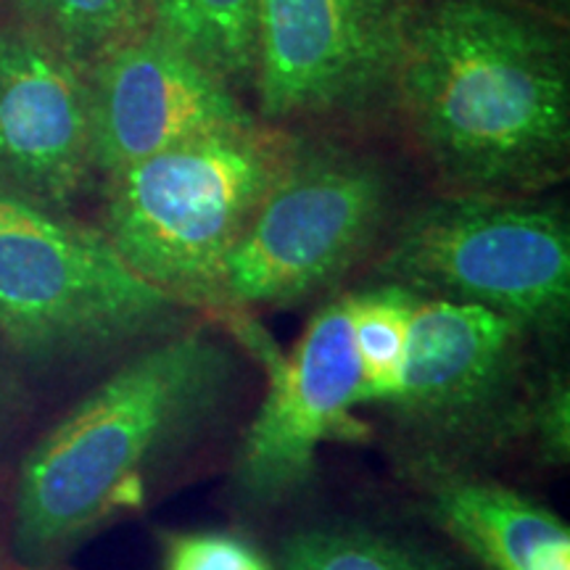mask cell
Returning <instances> with one entry per match:
<instances>
[{
  "label": "cell",
  "mask_w": 570,
  "mask_h": 570,
  "mask_svg": "<svg viewBox=\"0 0 570 570\" xmlns=\"http://www.w3.org/2000/svg\"><path fill=\"white\" fill-rule=\"evenodd\" d=\"M85 75L92 167L106 177L183 142L256 122L223 77L151 24L106 48Z\"/></svg>",
  "instance_id": "10"
},
{
  "label": "cell",
  "mask_w": 570,
  "mask_h": 570,
  "mask_svg": "<svg viewBox=\"0 0 570 570\" xmlns=\"http://www.w3.org/2000/svg\"><path fill=\"white\" fill-rule=\"evenodd\" d=\"M541 9L552 11V13H568V6L570 0H537Z\"/></svg>",
  "instance_id": "19"
},
{
  "label": "cell",
  "mask_w": 570,
  "mask_h": 570,
  "mask_svg": "<svg viewBox=\"0 0 570 570\" xmlns=\"http://www.w3.org/2000/svg\"><path fill=\"white\" fill-rule=\"evenodd\" d=\"M92 175L85 69L35 24L0 27V190L63 209Z\"/></svg>",
  "instance_id": "11"
},
{
  "label": "cell",
  "mask_w": 570,
  "mask_h": 570,
  "mask_svg": "<svg viewBox=\"0 0 570 570\" xmlns=\"http://www.w3.org/2000/svg\"><path fill=\"white\" fill-rule=\"evenodd\" d=\"M148 0H35L32 24L88 69L106 48L148 24Z\"/></svg>",
  "instance_id": "16"
},
{
  "label": "cell",
  "mask_w": 570,
  "mask_h": 570,
  "mask_svg": "<svg viewBox=\"0 0 570 570\" xmlns=\"http://www.w3.org/2000/svg\"><path fill=\"white\" fill-rule=\"evenodd\" d=\"M415 291L396 283H377L373 288L346 296L348 325L360 367L356 407H386L402 381L407 352L410 306Z\"/></svg>",
  "instance_id": "14"
},
{
  "label": "cell",
  "mask_w": 570,
  "mask_h": 570,
  "mask_svg": "<svg viewBox=\"0 0 570 570\" xmlns=\"http://www.w3.org/2000/svg\"><path fill=\"white\" fill-rule=\"evenodd\" d=\"M27 570H51V568H27Z\"/></svg>",
  "instance_id": "21"
},
{
  "label": "cell",
  "mask_w": 570,
  "mask_h": 570,
  "mask_svg": "<svg viewBox=\"0 0 570 570\" xmlns=\"http://www.w3.org/2000/svg\"><path fill=\"white\" fill-rule=\"evenodd\" d=\"M529 331L483 306L415 294L402 381L386 410L420 454L458 460L523 439Z\"/></svg>",
  "instance_id": "7"
},
{
  "label": "cell",
  "mask_w": 570,
  "mask_h": 570,
  "mask_svg": "<svg viewBox=\"0 0 570 570\" xmlns=\"http://www.w3.org/2000/svg\"><path fill=\"white\" fill-rule=\"evenodd\" d=\"M235 317V336L262 360L265 399L248 425L233 462V494L248 508H275L302 494L327 441L360 436L354 420L356 367L346 296L325 304L302 338L283 354L262 327Z\"/></svg>",
  "instance_id": "8"
},
{
  "label": "cell",
  "mask_w": 570,
  "mask_h": 570,
  "mask_svg": "<svg viewBox=\"0 0 570 570\" xmlns=\"http://www.w3.org/2000/svg\"><path fill=\"white\" fill-rule=\"evenodd\" d=\"M412 0H259L254 85L269 119L346 111L394 85Z\"/></svg>",
  "instance_id": "9"
},
{
  "label": "cell",
  "mask_w": 570,
  "mask_h": 570,
  "mask_svg": "<svg viewBox=\"0 0 570 570\" xmlns=\"http://www.w3.org/2000/svg\"><path fill=\"white\" fill-rule=\"evenodd\" d=\"M298 142L254 122L148 156L106 177L104 235L188 309L223 312V269Z\"/></svg>",
  "instance_id": "3"
},
{
  "label": "cell",
  "mask_w": 570,
  "mask_h": 570,
  "mask_svg": "<svg viewBox=\"0 0 570 570\" xmlns=\"http://www.w3.org/2000/svg\"><path fill=\"white\" fill-rule=\"evenodd\" d=\"M188 306L135 273L104 230L0 190V336L35 365L185 327Z\"/></svg>",
  "instance_id": "4"
},
{
  "label": "cell",
  "mask_w": 570,
  "mask_h": 570,
  "mask_svg": "<svg viewBox=\"0 0 570 570\" xmlns=\"http://www.w3.org/2000/svg\"><path fill=\"white\" fill-rule=\"evenodd\" d=\"M13 6H17V9L24 13L27 19H32V11H35V0H11Z\"/></svg>",
  "instance_id": "20"
},
{
  "label": "cell",
  "mask_w": 570,
  "mask_h": 570,
  "mask_svg": "<svg viewBox=\"0 0 570 570\" xmlns=\"http://www.w3.org/2000/svg\"><path fill=\"white\" fill-rule=\"evenodd\" d=\"M391 185L373 161L296 148L223 269V312L283 306L348 273L381 235Z\"/></svg>",
  "instance_id": "6"
},
{
  "label": "cell",
  "mask_w": 570,
  "mask_h": 570,
  "mask_svg": "<svg viewBox=\"0 0 570 570\" xmlns=\"http://www.w3.org/2000/svg\"><path fill=\"white\" fill-rule=\"evenodd\" d=\"M410 465L428 520L489 570H570L566 520L533 497L458 460L417 452Z\"/></svg>",
  "instance_id": "12"
},
{
  "label": "cell",
  "mask_w": 570,
  "mask_h": 570,
  "mask_svg": "<svg viewBox=\"0 0 570 570\" xmlns=\"http://www.w3.org/2000/svg\"><path fill=\"white\" fill-rule=\"evenodd\" d=\"M275 570H460L412 541L352 523H325L283 539Z\"/></svg>",
  "instance_id": "15"
},
{
  "label": "cell",
  "mask_w": 570,
  "mask_h": 570,
  "mask_svg": "<svg viewBox=\"0 0 570 570\" xmlns=\"http://www.w3.org/2000/svg\"><path fill=\"white\" fill-rule=\"evenodd\" d=\"M238 365L204 327L132 354L42 436L19 473L13 537L27 562L59 558L140 510L233 399Z\"/></svg>",
  "instance_id": "2"
},
{
  "label": "cell",
  "mask_w": 570,
  "mask_h": 570,
  "mask_svg": "<svg viewBox=\"0 0 570 570\" xmlns=\"http://www.w3.org/2000/svg\"><path fill=\"white\" fill-rule=\"evenodd\" d=\"M394 88L458 194L520 196L566 173V35L512 0H412Z\"/></svg>",
  "instance_id": "1"
},
{
  "label": "cell",
  "mask_w": 570,
  "mask_h": 570,
  "mask_svg": "<svg viewBox=\"0 0 570 570\" xmlns=\"http://www.w3.org/2000/svg\"><path fill=\"white\" fill-rule=\"evenodd\" d=\"M537 458L547 465H566L570 454V391L566 375L550 373L544 381L531 383L525 407V433Z\"/></svg>",
  "instance_id": "18"
},
{
  "label": "cell",
  "mask_w": 570,
  "mask_h": 570,
  "mask_svg": "<svg viewBox=\"0 0 570 570\" xmlns=\"http://www.w3.org/2000/svg\"><path fill=\"white\" fill-rule=\"evenodd\" d=\"M259 0H148V24L230 85L254 80Z\"/></svg>",
  "instance_id": "13"
},
{
  "label": "cell",
  "mask_w": 570,
  "mask_h": 570,
  "mask_svg": "<svg viewBox=\"0 0 570 570\" xmlns=\"http://www.w3.org/2000/svg\"><path fill=\"white\" fill-rule=\"evenodd\" d=\"M375 273L420 296L483 306L529 336H558L570 312L568 217L523 196L454 194L410 214Z\"/></svg>",
  "instance_id": "5"
},
{
  "label": "cell",
  "mask_w": 570,
  "mask_h": 570,
  "mask_svg": "<svg viewBox=\"0 0 570 570\" xmlns=\"http://www.w3.org/2000/svg\"><path fill=\"white\" fill-rule=\"evenodd\" d=\"M161 570H275L246 539L227 531H177L164 537Z\"/></svg>",
  "instance_id": "17"
}]
</instances>
